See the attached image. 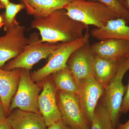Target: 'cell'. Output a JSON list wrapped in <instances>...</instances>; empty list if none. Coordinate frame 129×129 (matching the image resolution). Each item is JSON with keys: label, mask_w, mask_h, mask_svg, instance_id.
Segmentation results:
<instances>
[{"label": "cell", "mask_w": 129, "mask_h": 129, "mask_svg": "<svg viewBox=\"0 0 129 129\" xmlns=\"http://www.w3.org/2000/svg\"><path fill=\"white\" fill-rule=\"evenodd\" d=\"M64 9L74 20L96 28L101 27L111 20L121 18L106 5L90 0H74Z\"/></svg>", "instance_id": "7a4b0ae2"}, {"label": "cell", "mask_w": 129, "mask_h": 129, "mask_svg": "<svg viewBox=\"0 0 129 129\" xmlns=\"http://www.w3.org/2000/svg\"><path fill=\"white\" fill-rule=\"evenodd\" d=\"M9 2V0H0V9H5Z\"/></svg>", "instance_id": "f1b7e54d"}, {"label": "cell", "mask_w": 129, "mask_h": 129, "mask_svg": "<svg viewBox=\"0 0 129 129\" xmlns=\"http://www.w3.org/2000/svg\"><path fill=\"white\" fill-rule=\"evenodd\" d=\"M74 0H27L30 7L35 11L34 17H42L51 13L64 9Z\"/></svg>", "instance_id": "e0dca14e"}, {"label": "cell", "mask_w": 129, "mask_h": 129, "mask_svg": "<svg viewBox=\"0 0 129 129\" xmlns=\"http://www.w3.org/2000/svg\"><path fill=\"white\" fill-rule=\"evenodd\" d=\"M5 25V23H4V19L2 15H0V29L2 27H4Z\"/></svg>", "instance_id": "f546056e"}, {"label": "cell", "mask_w": 129, "mask_h": 129, "mask_svg": "<svg viewBox=\"0 0 129 129\" xmlns=\"http://www.w3.org/2000/svg\"><path fill=\"white\" fill-rule=\"evenodd\" d=\"M30 42L22 52L2 67L3 69L11 70L21 69L30 70L34 65L40 60L47 58L55 50L60 43L44 42L38 34L34 33L29 37Z\"/></svg>", "instance_id": "5b68a950"}, {"label": "cell", "mask_w": 129, "mask_h": 129, "mask_svg": "<svg viewBox=\"0 0 129 129\" xmlns=\"http://www.w3.org/2000/svg\"><path fill=\"white\" fill-rule=\"evenodd\" d=\"M121 18L112 19L101 27L91 29L90 35L99 41L113 39L129 41V26Z\"/></svg>", "instance_id": "5bb4252c"}, {"label": "cell", "mask_w": 129, "mask_h": 129, "mask_svg": "<svg viewBox=\"0 0 129 129\" xmlns=\"http://www.w3.org/2000/svg\"><path fill=\"white\" fill-rule=\"evenodd\" d=\"M129 111V78L128 84L127 85V90L122 101L120 112L126 114Z\"/></svg>", "instance_id": "7402d4cb"}, {"label": "cell", "mask_w": 129, "mask_h": 129, "mask_svg": "<svg viewBox=\"0 0 129 129\" xmlns=\"http://www.w3.org/2000/svg\"><path fill=\"white\" fill-rule=\"evenodd\" d=\"M115 129H129V119L124 124H119Z\"/></svg>", "instance_id": "4316f807"}, {"label": "cell", "mask_w": 129, "mask_h": 129, "mask_svg": "<svg viewBox=\"0 0 129 129\" xmlns=\"http://www.w3.org/2000/svg\"><path fill=\"white\" fill-rule=\"evenodd\" d=\"M90 33L87 29L83 37L73 41L60 43L48 57L46 64L30 74L33 81L38 83L49 75L67 67V63L75 51L89 41Z\"/></svg>", "instance_id": "3957f363"}, {"label": "cell", "mask_w": 129, "mask_h": 129, "mask_svg": "<svg viewBox=\"0 0 129 129\" xmlns=\"http://www.w3.org/2000/svg\"><path fill=\"white\" fill-rule=\"evenodd\" d=\"M30 28L40 32L44 42H68L83 37L89 26L75 21L67 14L64 9H59L42 17H34Z\"/></svg>", "instance_id": "6da1fadb"}, {"label": "cell", "mask_w": 129, "mask_h": 129, "mask_svg": "<svg viewBox=\"0 0 129 129\" xmlns=\"http://www.w3.org/2000/svg\"><path fill=\"white\" fill-rule=\"evenodd\" d=\"M122 6L129 11V0H118Z\"/></svg>", "instance_id": "83f0119b"}, {"label": "cell", "mask_w": 129, "mask_h": 129, "mask_svg": "<svg viewBox=\"0 0 129 129\" xmlns=\"http://www.w3.org/2000/svg\"><path fill=\"white\" fill-rule=\"evenodd\" d=\"M6 34L0 37V67L21 54L30 43L25 36V27L18 22L4 29Z\"/></svg>", "instance_id": "ba28073f"}, {"label": "cell", "mask_w": 129, "mask_h": 129, "mask_svg": "<svg viewBox=\"0 0 129 129\" xmlns=\"http://www.w3.org/2000/svg\"><path fill=\"white\" fill-rule=\"evenodd\" d=\"M57 90L79 94V88L75 79L68 67L51 75Z\"/></svg>", "instance_id": "ac0fdd59"}, {"label": "cell", "mask_w": 129, "mask_h": 129, "mask_svg": "<svg viewBox=\"0 0 129 129\" xmlns=\"http://www.w3.org/2000/svg\"><path fill=\"white\" fill-rule=\"evenodd\" d=\"M90 129H114L108 110L103 104L97 106Z\"/></svg>", "instance_id": "d6986e66"}, {"label": "cell", "mask_w": 129, "mask_h": 129, "mask_svg": "<svg viewBox=\"0 0 129 129\" xmlns=\"http://www.w3.org/2000/svg\"><path fill=\"white\" fill-rule=\"evenodd\" d=\"M128 70L129 61L126 58L119 62L115 75L104 88L103 104L108 110L114 129L119 124L120 108L127 88L123 79Z\"/></svg>", "instance_id": "277c9868"}, {"label": "cell", "mask_w": 129, "mask_h": 129, "mask_svg": "<svg viewBox=\"0 0 129 129\" xmlns=\"http://www.w3.org/2000/svg\"><path fill=\"white\" fill-rule=\"evenodd\" d=\"M39 83L42 91L38 98V106L46 127H48L61 119L57 101V90L51 75Z\"/></svg>", "instance_id": "9c48e42d"}, {"label": "cell", "mask_w": 129, "mask_h": 129, "mask_svg": "<svg viewBox=\"0 0 129 129\" xmlns=\"http://www.w3.org/2000/svg\"><path fill=\"white\" fill-rule=\"evenodd\" d=\"M78 85L82 109L91 125L98 102L104 94V87L94 77L80 81Z\"/></svg>", "instance_id": "8fae6325"}, {"label": "cell", "mask_w": 129, "mask_h": 129, "mask_svg": "<svg viewBox=\"0 0 129 129\" xmlns=\"http://www.w3.org/2000/svg\"><path fill=\"white\" fill-rule=\"evenodd\" d=\"M29 72L22 69L17 89L10 104L9 114L17 108L41 114L38 99L42 86L39 82L32 81Z\"/></svg>", "instance_id": "8992f818"}, {"label": "cell", "mask_w": 129, "mask_h": 129, "mask_svg": "<svg viewBox=\"0 0 129 129\" xmlns=\"http://www.w3.org/2000/svg\"><path fill=\"white\" fill-rule=\"evenodd\" d=\"M95 55L91 49L89 41L75 51L67 63L76 83L94 77V67Z\"/></svg>", "instance_id": "30bf717a"}, {"label": "cell", "mask_w": 129, "mask_h": 129, "mask_svg": "<svg viewBox=\"0 0 129 129\" xmlns=\"http://www.w3.org/2000/svg\"><path fill=\"white\" fill-rule=\"evenodd\" d=\"M1 104H2V103L1 99V97H0V105H1Z\"/></svg>", "instance_id": "4dcf8cb0"}, {"label": "cell", "mask_w": 129, "mask_h": 129, "mask_svg": "<svg viewBox=\"0 0 129 129\" xmlns=\"http://www.w3.org/2000/svg\"><path fill=\"white\" fill-rule=\"evenodd\" d=\"M95 56L116 61L125 59L129 53V41L118 39L101 41L90 45Z\"/></svg>", "instance_id": "7c38bea8"}, {"label": "cell", "mask_w": 129, "mask_h": 129, "mask_svg": "<svg viewBox=\"0 0 129 129\" xmlns=\"http://www.w3.org/2000/svg\"><path fill=\"white\" fill-rule=\"evenodd\" d=\"M7 118L12 129H46V125L41 114L15 109Z\"/></svg>", "instance_id": "9a60e30c"}, {"label": "cell", "mask_w": 129, "mask_h": 129, "mask_svg": "<svg viewBox=\"0 0 129 129\" xmlns=\"http://www.w3.org/2000/svg\"><path fill=\"white\" fill-rule=\"evenodd\" d=\"M0 129H12L11 126L8 120L7 117L5 118L0 122Z\"/></svg>", "instance_id": "cb8c5ba5"}, {"label": "cell", "mask_w": 129, "mask_h": 129, "mask_svg": "<svg viewBox=\"0 0 129 129\" xmlns=\"http://www.w3.org/2000/svg\"><path fill=\"white\" fill-rule=\"evenodd\" d=\"M20 1L21 2V3H22L25 5L27 14L29 15H33L34 16L35 14V11L29 6V5L28 4L27 0H20Z\"/></svg>", "instance_id": "d4e9b609"}, {"label": "cell", "mask_w": 129, "mask_h": 129, "mask_svg": "<svg viewBox=\"0 0 129 129\" xmlns=\"http://www.w3.org/2000/svg\"><path fill=\"white\" fill-rule=\"evenodd\" d=\"M22 71L21 69L6 70L0 67V97L6 117L9 115L10 104L17 89Z\"/></svg>", "instance_id": "4fadbf2b"}, {"label": "cell", "mask_w": 129, "mask_h": 129, "mask_svg": "<svg viewBox=\"0 0 129 129\" xmlns=\"http://www.w3.org/2000/svg\"><path fill=\"white\" fill-rule=\"evenodd\" d=\"M57 101L61 119L73 129H90L91 124L83 112L79 94L57 90Z\"/></svg>", "instance_id": "52a82bcc"}, {"label": "cell", "mask_w": 129, "mask_h": 129, "mask_svg": "<svg viewBox=\"0 0 129 129\" xmlns=\"http://www.w3.org/2000/svg\"><path fill=\"white\" fill-rule=\"evenodd\" d=\"M98 2L110 8L121 18L124 19L128 23H129V11L120 3L118 0H90Z\"/></svg>", "instance_id": "44dd1931"}, {"label": "cell", "mask_w": 129, "mask_h": 129, "mask_svg": "<svg viewBox=\"0 0 129 129\" xmlns=\"http://www.w3.org/2000/svg\"><path fill=\"white\" fill-rule=\"evenodd\" d=\"M68 127L61 119L55 123L47 127L46 129H68Z\"/></svg>", "instance_id": "603a6c76"}, {"label": "cell", "mask_w": 129, "mask_h": 129, "mask_svg": "<svg viewBox=\"0 0 129 129\" xmlns=\"http://www.w3.org/2000/svg\"><path fill=\"white\" fill-rule=\"evenodd\" d=\"M6 117H7L5 113V108L3 105L1 104L0 105V122L2 121Z\"/></svg>", "instance_id": "484cf974"}, {"label": "cell", "mask_w": 129, "mask_h": 129, "mask_svg": "<svg viewBox=\"0 0 129 129\" xmlns=\"http://www.w3.org/2000/svg\"><path fill=\"white\" fill-rule=\"evenodd\" d=\"M68 129H72V128H70V127H69V126H68Z\"/></svg>", "instance_id": "d6a6232c"}, {"label": "cell", "mask_w": 129, "mask_h": 129, "mask_svg": "<svg viewBox=\"0 0 129 129\" xmlns=\"http://www.w3.org/2000/svg\"><path fill=\"white\" fill-rule=\"evenodd\" d=\"M126 58H127V59H128V60L129 61V53L128 55H127V57Z\"/></svg>", "instance_id": "1f68e13d"}, {"label": "cell", "mask_w": 129, "mask_h": 129, "mask_svg": "<svg viewBox=\"0 0 129 129\" xmlns=\"http://www.w3.org/2000/svg\"><path fill=\"white\" fill-rule=\"evenodd\" d=\"M5 9V12L2 14L5 23L4 29L18 22L16 20V15L22 10L26 9V7L22 3L16 4L10 2Z\"/></svg>", "instance_id": "ffe728a7"}, {"label": "cell", "mask_w": 129, "mask_h": 129, "mask_svg": "<svg viewBox=\"0 0 129 129\" xmlns=\"http://www.w3.org/2000/svg\"><path fill=\"white\" fill-rule=\"evenodd\" d=\"M119 62L95 56L94 78L104 88L115 75Z\"/></svg>", "instance_id": "2e32d148"}]
</instances>
